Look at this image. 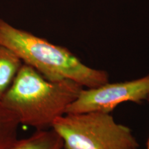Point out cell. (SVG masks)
<instances>
[{"instance_id":"obj_8","label":"cell","mask_w":149,"mask_h":149,"mask_svg":"<svg viewBox=\"0 0 149 149\" xmlns=\"http://www.w3.org/2000/svg\"><path fill=\"white\" fill-rule=\"evenodd\" d=\"M147 101L149 102V96L148 99H147ZM147 149H149V139H148V144H147Z\"/></svg>"},{"instance_id":"obj_6","label":"cell","mask_w":149,"mask_h":149,"mask_svg":"<svg viewBox=\"0 0 149 149\" xmlns=\"http://www.w3.org/2000/svg\"><path fill=\"white\" fill-rule=\"evenodd\" d=\"M23 63L6 46L0 44V100L15 79Z\"/></svg>"},{"instance_id":"obj_7","label":"cell","mask_w":149,"mask_h":149,"mask_svg":"<svg viewBox=\"0 0 149 149\" xmlns=\"http://www.w3.org/2000/svg\"><path fill=\"white\" fill-rule=\"evenodd\" d=\"M19 122L0 100V149H8L17 140Z\"/></svg>"},{"instance_id":"obj_3","label":"cell","mask_w":149,"mask_h":149,"mask_svg":"<svg viewBox=\"0 0 149 149\" xmlns=\"http://www.w3.org/2000/svg\"><path fill=\"white\" fill-rule=\"evenodd\" d=\"M51 128L62 139L63 149H139L131 130L109 113H66Z\"/></svg>"},{"instance_id":"obj_4","label":"cell","mask_w":149,"mask_h":149,"mask_svg":"<svg viewBox=\"0 0 149 149\" xmlns=\"http://www.w3.org/2000/svg\"><path fill=\"white\" fill-rule=\"evenodd\" d=\"M149 96V74L124 82L104 84L95 88H82L66 113L88 112L111 113L124 102L140 103Z\"/></svg>"},{"instance_id":"obj_2","label":"cell","mask_w":149,"mask_h":149,"mask_svg":"<svg viewBox=\"0 0 149 149\" xmlns=\"http://www.w3.org/2000/svg\"><path fill=\"white\" fill-rule=\"evenodd\" d=\"M0 44L50 81L70 80L86 88L109 81L107 72L86 66L67 48L14 27L1 18Z\"/></svg>"},{"instance_id":"obj_5","label":"cell","mask_w":149,"mask_h":149,"mask_svg":"<svg viewBox=\"0 0 149 149\" xmlns=\"http://www.w3.org/2000/svg\"><path fill=\"white\" fill-rule=\"evenodd\" d=\"M8 149H63V141L53 128L37 130L27 138L18 139Z\"/></svg>"},{"instance_id":"obj_1","label":"cell","mask_w":149,"mask_h":149,"mask_svg":"<svg viewBox=\"0 0 149 149\" xmlns=\"http://www.w3.org/2000/svg\"><path fill=\"white\" fill-rule=\"evenodd\" d=\"M82 88L70 80L50 81L23 64L1 101L20 124L37 130L48 129L56 119L66 114Z\"/></svg>"}]
</instances>
